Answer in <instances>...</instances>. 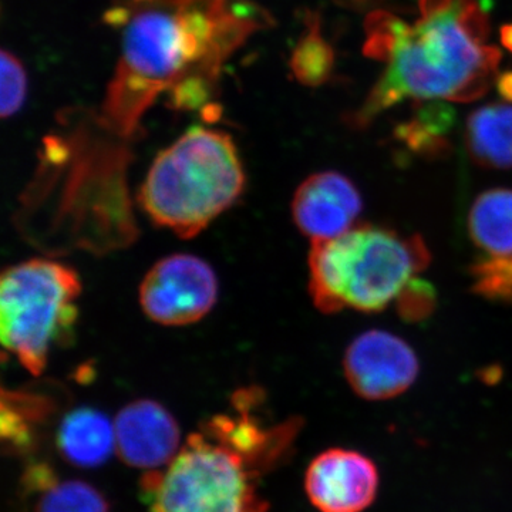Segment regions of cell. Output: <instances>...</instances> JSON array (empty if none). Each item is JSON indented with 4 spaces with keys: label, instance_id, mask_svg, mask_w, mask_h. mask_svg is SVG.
Returning <instances> with one entry per match:
<instances>
[{
    "label": "cell",
    "instance_id": "12",
    "mask_svg": "<svg viewBox=\"0 0 512 512\" xmlns=\"http://www.w3.org/2000/svg\"><path fill=\"white\" fill-rule=\"evenodd\" d=\"M56 441L60 456L72 466L100 467L116 450L114 423L92 407L74 409L63 417Z\"/></svg>",
    "mask_w": 512,
    "mask_h": 512
},
{
    "label": "cell",
    "instance_id": "8",
    "mask_svg": "<svg viewBox=\"0 0 512 512\" xmlns=\"http://www.w3.org/2000/svg\"><path fill=\"white\" fill-rule=\"evenodd\" d=\"M343 372L357 396L382 402L400 396L413 386L420 363L406 340L373 329L350 343L343 357Z\"/></svg>",
    "mask_w": 512,
    "mask_h": 512
},
{
    "label": "cell",
    "instance_id": "1",
    "mask_svg": "<svg viewBox=\"0 0 512 512\" xmlns=\"http://www.w3.org/2000/svg\"><path fill=\"white\" fill-rule=\"evenodd\" d=\"M123 26L121 50L97 120L130 140L141 120L167 94L171 109L210 106L222 69L272 18L251 0H151L106 15Z\"/></svg>",
    "mask_w": 512,
    "mask_h": 512
},
{
    "label": "cell",
    "instance_id": "7",
    "mask_svg": "<svg viewBox=\"0 0 512 512\" xmlns=\"http://www.w3.org/2000/svg\"><path fill=\"white\" fill-rule=\"evenodd\" d=\"M218 299L214 269L195 255L165 256L144 276L140 305L147 318L163 326L200 322Z\"/></svg>",
    "mask_w": 512,
    "mask_h": 512
},
{
    "label": "cell",
    "instance_id": "22",
    "mask_svg": "<svg viewBox=\"0 0 512 512\" xmlns=\"http://www.w3.org/2000/svg\"><path fill=\"white\" fill-rule=\"evenodd\" d=\"M57 481L59 480H57L55 471L52 468L46 466V464H36V466L28 468L25 476H23V488L28 493H33V491L43 493L47 488L55 485Z\"/></svg>",
    "mask_w": 512,
    "mask_h": 512
},
{
    "label": "cell",
    "instance_id": "9",
    "mask_svg": "<svg viewBox=\"0 0 512 512\" xmlns=\"http://www.w3.org/2000/svg\"><path fill=\"white\" fill-rule=\"evenodd\" d=\"M379 470L365 454L329 448L313 458L305 490L320 512H363L376 500Z\"/></svg>",
    "mask_w": 512,
    "mask_h": 512
},
{
    "label": "cell",
    "instance_id": "18",
    "mask_svg": "<svg viewBox=\"0 0 512 512\" xmlns=\"http://www.w3.org/2000/svg\"><path fill=\"white\" fill-rule=\"evenodd\" d=\"M35 512H110V505L92 484L67 480L40 493Z\"/></svg>",
    "mask_w": 512,
    "mask_h": 512
},
{
    "label": "cell",
    "instance_id": "6",
    "mask_svg": "<svg viewBox=\"0 0 512 512\" xmlns=\"http://www.w3.org/2000/svg\"><path fill=\"white\" fill-rule=\"evenodd\" d=\"M82 281L72 266L35 258L9 266L0 281V338L33 376L46 369L50 350L72 336Z\"/></svg>",
    "mask_w": 512,
    "mask_h": 512
},
{
    "label": "cell",
    "instance_id": "15",
    "mask_svg": "<svg viewBox=\"0 0 512 512\" xmlns=\"http://www.w3.org/2000/svg\"><path fill=\"white\" fill-rule=\"evenodd\" d=\"M420 104L416 116L394 130V137L420 157L441 158L450 151L448 133L456 123V113L443 100Z\"/></svg>",
    "mask_w": 512,
    "mask_h": 512
},
{
    "label": "cell",
    "instance_id": "4",
    "mask_svg": "<svg viewBox=\"0 0 512 512\" xmlns=\"http://www.w3.org/2000/svg\"><path fill=\"white\" fill-rule=\"evenodd\" d=\"M430 261L419 235L403 237L393 229L360 225L340 237L312 242L309 293L328 315L346 308L382 312Z\"/></svg>",
    "mask_w": 512,
    "mask_h": 512
},
{
    "label": "cell",
    "instance_id": "17",
    "mask_svg": "<svg viewBox=\"0 0 512 512\" xmlns=\"http://www.w3.org/2000/svg\"><path fill=\"white\" fill-rule=\"evenodd\" d=\"M289 67L296 82L308 87L323 86L332 79L335 52L322 35L316 13L306 15L305 32L293 47Z\"/></svg>",
    "mask_w": 512,
    "mask_h": 512
},
{
    "label": "cell",
    "instance_id": "20",
    "mask_svg": "<svg viewBox=\"0 0 512 512\" xmlns=\"http://www.w3.org/2000/svg\"><path fill=\"white\" fill-rule=\"evenodd\" d=\"M0 114L3 119L16 116L28 96V73L19 57L9 50L0 53Z\"/></svg>",
    "mask_w": 512,
    "mask_h": 512
},
{
    "label": "cell",
    "instance_id": "11",
    "mask_svg": "<svg viewBox=\"0 0 512 512\" xmlns=\"http://www.w3.org/2000/svg\"><path fill=\"white\" fill-rule=\"evenodd\" d=\"M362 210V195L355 183L336 171L312 174L292 200L293 221L312 242L345 234Z\"/></svg>",
    "mask_w": 512,
    "mask_h": 512
},
{
    "label": "cell",
    "instance_id": "13",
    "mask_svg": "<svg viewBox=\"0 0 512 512\" xmlns=\"http://www.w3.org/2000/svg\"><path fill=\"white\" fill-rule=\"evenodd\" d=\"M466 148L474 163L490 170L512 168V106L487 104L470 114L466 123Z\"/></svg>",
    "mask_w": 512,
    "mask_h": 512
},
{
    "label": "cell",
    "instance_id": "10",
    "mask_svg": "<svg viewBox=\"0 0 512 512\" xmlns=\"http://www.w3.org/2000/svg\"><path fill=\"white\" fill-rule=\"evenodd\" d=\"M116 451L128 467L160 470L181 450V431L167 409L151 399L134 400L114 420Z\"/></svg>",
    "mask_w": 512,
    "mask_h": 512
},
{
    "label": "cell",
    "instance_id": "26",
    "mask_svg": "<svg viewBox=\"0 0 512 512\" xmlns=\"http://www.w3.org/2000/svg\"><path fill=\"white\" fill-rule=\"evenodd\" d=\"M151 2V0H131V3H134V5H141V3H148Z\"/></svg>",
    "mask_w": 512,
    "mask_h": 512
},
{
    "label": "cell",
    "instance_id": "19",
    "mask_svg": "<svg viewBox=\"0 0 512 512\" xmlns=\"http://www.w3.org/2000/svg\"><path fill=\"white\" fill-rule=\"evenodd\" d=\"M471 291L491 302L512 305V254L485 255L470 266Z\"/></svg>",
    "mask_w": 512,
    "mask_h": 512
},
{
    "label": "cell",
    "instance_id": "23",
    "mask_svg": "<svg viewBox=\"0 0 512 512\" xmlns=\"http://www.w3.org/2000/svg\"><path fill=\"white\" fill-rule=\"evenodd\" d=\"M495 86H497L501 99L507 101V103H512V70H505V72L498 74Z\"/></svg>",
    "mask_w": 512,
    "mask_h": 512
},
{
    "label": "cell",
    "instance_id": "24",
    "mask_svg": "<svg viewBox=\"0 0 512 512\" xmlns=\"http://www.w3.org/2000/svg\"><path fill=\"white\" fill-rule=\"evenodd\" d=\"M335 2L348 9L369 10L379 8V6L392 2V0H335Z\"/></svg>",
    "mask_w": 512,
    "mask_h": 512
},
{
    "label": "cell",
    "instance_id": "2",
    "mask_svg": "<svg viewBox=\"0 0 512 512\" xmlns=\"http://www.w3.org/2000/svg\"><path fill=\"white\" fill-rule=\"evenodd\" d=\"M420 13L413 26L393 15L386 70L350 116L353 128L370 126L406 99L468 103L483 97L497 80L501 52L485 45L490 20L478 0H453Z\"/></svg>",
    "mask_w": 512,
    "mask_h": 512
},
{
    "label": "cell",
    "instance_id": "25",
    "mask_svg": "<svg viewBox=\"0 0 512 512\" xmlns=\"http://www.w3.org/2000/svg\"><path fill=\"white\" fill-rule=\"evenodd\" d=\"M501 45L512 53V23H507L501 28Z\"/></svg>",
    "mask_w": 512,
    "mask_h": 512
},
{
    "label": "cell",
    "instance_id": "21",
    "mask_svg": "<svg viewBox=\"0 0 512 512\" xmlns=\"http://www.w3.org/2000/svg\"><path fill=\"white\" fill-rule=\"evenodd\" d=\"M437 295L429 282L414 278L397 298V312L407 322L427 319L436 308Z\"/></svg>",
    "mask_w": 512,
    "mask_h": 512
},
{
    "label": "cell",
    "instance_id": "5",
    "mask_svg": "<svg viewBox=\"0 0 512 512\" xmlns=\"http://www.w3.org/2000/svg\"><path fill=\"white\" fill-rule=\"evenodd\" d=\"M262 476L244 454L200 429L168 466L144 474L141 497L150 512H268Z\"/></svg>",
    "mask_w": 512,
    "mask_h": 512
},
{
    "label": "cell",
    "instance_id": "3",
    "mask_svg": "<svg viewBox=\"0 0 512 512\" xmlns=\"http://www.w3.org/2000/svg\"><path fill=\"white\" fill-rule=\"evenodd\" d=\"M245 181L232 137L217 128L192 127L154 158L138 202L154 224L187 239L234 205Z\"/></svg>",
    "mask_w": 512,
    "mask_h": 512
},
{
    "label": "cell",
    "instance_id": "14",
    "mask_svg": "<svg viewBox=\"0 0 512 512\" xmlns=\"http://www.w3.org/2000/svg\"><path fill=\"white\" fill-rule=\"evenodd\" d=\"M468 234L487 255L512 254V190L481 192L468 212Z\"/></svg>",
    "mask_w": 512,
    "mask_h": 512
},
{
    "label": "cell",
    "instance_id": "16",
    "mask_svg": "<svg viewBox=\"0 0 512 512\" xmlns=\"http://www.w3.org/2000/svg\"><path fill=\"white\" fill-rule=\"evenodd\" d=\"M52 413L45 397L3 390L0 433L10 453L26 454L35 450L36 426Z\"/></svg>",
    "mask_w": 512,
    "mask_h": 512
}]
</instances>
